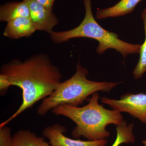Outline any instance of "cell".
Returning <instances> with one entry per match:
<instances>
[{
	"label": "cell",
	"instance_id": "cell-12",
	"mask_svg": "<svg viewBox=\"0 0 146 146\" xmlns=\"http://www.w3.org/2000/svg\"><path fill=\"white\" fill-rule=\"evenodd\" d=\"M134 124H128L123 120L120 125L117 126V138L111 146H119L123 143H134L136 140L133 133Z\"/></svg>",
	"mask_w": 146,
	"mask_h": 146
},
{
	"label": "cell",
	"instance_id": "cell-14",
	"mask_svg": "<svg viewBox=\"0 0 146 146\" xmlns=\"http://www.w3.org/2000/svg\"><path fill=\"white\" fill-rule=\"evenodd\" d=\"M11 130L6 125L0 127V146H13V138Z\"/></svg>",
	"mask_w": 146,
	"mask_h": 146
},
{
	"label": "cell",
	"instance_id": "cell-15",
	"mask_svg": "<svg viewBox=\"0 0 146 146\" xmlns=\"http://www.w3.org/2000/svg\"><path fill=\"white\" fill-rule=\"evenodd\" d=\"M11 86L8 77L5 74H0V95H5L9 86Z\"/></svg>",
	"mask_w": 146,
	"mask_h": 146
},
{
	"label": "cell",
	"instance_id": "cell-7",
	"mask_svg": "<svg viewBox=\"0 0 146 146\" xmlns=\"http://www.w3.org/2000/svg\"><path fill=\"white\" fill-rule=\"evenodd\" d=\"M28 5L30 18L36 30L51 33L58 24V19L53 13L52 9L47 8L35 0H24Z\"/></svg>",
	"mask_w": 146,
	"mask_h": 146
},
{
	"label": "cell",
	"instance_id": "cell-3",
	"mask_svg": "<svg viewBox=\"0 0 146 146\" xmlns=\"http://www.w3.org/2000/svg\"><path fill=\"white\" fill-rule=\"evenodd\" d=\"M89 73L79 61L74 74L69 79L61 82L50 96L43 100L37 108V114L44 116L60 105L78 106L84 104L90 95L99 91L109 93L122 82L91 81L86 77Z\"/></svg>",
	"mask_w": 146,
	"mask_h": 146
},
{
	"label": "cell",
	"instance_id": "cell-13",
	"mask_svg": "<svg viewBox=\"0 0 146 146\" xmlns=\"http://www.w3.org/2000/svg\"><path fill=\"white\" fill-rule=\"evenodd\" d=\"M141 17L143 21L145 37L143 44L141 45L139 61L133 72V76L136 79L141 78L146 72V8L142 11Z\"/></svg>",
	"mask_w": 146,
	"mask_h": 146
},
{
	"label": "cell",
	"instance_id": "cell-6",
	"mask_svg": "<svg viewBox=\"0 0 146 146\" xmlns=\"http://www.w3.org/2000/svg\"><path fill=\"white\" fill-rule=\"evenodd\" d=\"M67 129L59 123L48 126L42 132L44 137L48 139L52 146H106V139L95 141L75 140L65 136Z\"/></svg>",
	"mask_w": 146,
	"mask_h": 146
},
{
	"label": "cell",
	"instance_id": "cell-2",
	"mask_svg": "<svg viewBox=\"0 0 146 146\" xmlns=\"http://www.w3.org/2000/svg\"><path fill=\"white\" fill-rule=\"evenodd\" d=\"M99 99L96 92L92 94L88 99V104L83 107L62 104L51 111L55 115L64 116L75 123L76 125L72 132L73 138L83 136L90 141L106 139L110 136L106 126L111 124L119 125L123 118L121 112L106 109L103 105L100 104Z\"/></svg>",
	"mask_w": 146,
	"mask_h": 146
},
{
	"label": "cell",
	"instance_id": "cell-1",
	"mask_svg": "<svg viewBox=\"0 0 146 146\" xmlns=\"http://www.w3.org/2000/svg\"><path fill=\"white\" fill-rule=\"evenodd\" d=\"M0 74L7 76L11 85L20 87L23 92L21 106L11 117L0 124V127L6 125L37 102L50 96L62 78L60 68L44 53L33 55L24 61L18 58L11 60L1 65Z\"/></svg>",
	"mask_w": 146,
	"mask_h": 146
},
{
	"label": "cell",
	"instance_id": "cell-4",
	"mask_svg": "<svg viewBox=\"0 0 146 146\" xmlns=\"http://www.w3.org/2000/svg\"><path fill=\"white\" fill-rule=\"evenodd\" d=\"M83 1L85 14L81 23L70 30L52 31L50 35L53 43L60 44L73 38L87 37L96 39L99 42L96 51L100 55L109 49L119 52L124 58L129 54L140 53L141 45L133 44L123 41L119 38L117 34L103 28L94 18L92 11L91 0Z\"/></svg>",
	"mask_w": 146,
	"mask_h": 146
},
{
	"label": "cell",
	"instance_id": "cell-8",
	"mask_svg": "<svg viewBox=\"0 0 146 146\" xmlns=\"http://www.w3.org/2000/svg\"><path fill=\"white\" fill-rule=\"evenodd\" d=\"M36 31L31 18L19 17L7 22L3 35L10 39H18L29 37Z\"/></svg>",
	"mask_w": 146,
	"mask_h": 146
},
{
	"label": "cell",
	"instance_id": "cell-16",
	"mask_svg": "<svg viewBox=\"0 0 146 146\" xmlns=\"http://www.w3.org/2000/svg\"><path fill=\"white\" fill-rule=\"evenodd\" d=\"M37 2L44 6L47 8L52 9L55 0H35Z\"/></svg>",
	"mask_w": 146,
	"mask_h": 146
},
{
	"label": "cell",
	"instance_id": "cell-11",
	"mask_svg": "<svg viewBox=\"0 0 146 146\" xmlns=\"http://www.w3.org/2000/svg\"><path fill=\"white\" fill-rule=\"evenodd\" d=\"M12 146H52L44 136H39L29 129H20L13 135Z\"/></svg>",
	"mask_w": 146,
	"mask_h": 146
},
{
	"label": "cell",
	"instance_id": "cell-5",
	"mask_svg": "<svg viewBox=\"0 0 146 146\" xmlns=\"http://www.w3.org/2000/svg\"><path fill=\"white\" fill-rule=\"evenodd\" d=\"M101 102L114 110L129 113L146 124V94L126 93L120 97L119 100L102 97Z\"/></svg>",
	"mask_w": 146,
	"mask_h": 146
},
{
	"label": "cell",
	"instance_id": "cell-17",
	"mask_svg": "<svg viewBox=\"0 0 146 146\" xmlns=\"http://www.w3.org/2000/svg\"><path fill=\"white\" fill-rule=\"evenodd\" d=\"M142 143H143L144 146H146V139H145V140H143L142 141Z\"/></svg>",
	"mask_w": 146,
	"mask_h": 146
},
{
	"label": "cell",
	"instance_id": "cell-10",
	"mask_svg": "<svg viewBox=\"0 0 146 146\" xmlns=\"http://www.w3.org/2000/svg\"><path fill=\"white\" fill-rule=\"evenodd\" d=\"M19 17L30 18L28 5L24 0L22 2L7 3L0 6V21H9Z\"/></svg>",
	"mask_w": 146,
	"mask_h": 146
},
{
	"label": "cell",
	"instance_id": "cell-9",
	"mask_svg": "<svg viewBox=\"0 0 146 146\" xmlns=\"http://www.w3.org/2000/svg\"><path fill=\"white\" fill-rule=\"evenodd\" d=\"M142 0H121L115 5L108 8L98 9L96 18L102 20L108 18L123 16L133 12L138 3Z\"/></svg>",
	"mask_w": 146,
	"mask_h": 146
}]
</instances>
